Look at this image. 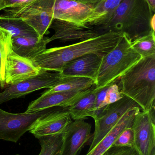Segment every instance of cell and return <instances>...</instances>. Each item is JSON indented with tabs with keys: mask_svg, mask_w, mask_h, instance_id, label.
<instances>
[{
	"mask_svg": "<svg viewBox=\"0 0 155 155\" xmlns=\"http://www.w3.org/2000/svg\"><path fill=\"white\" fill-rule=\"evenodd\" d=\"M12 36L9 31L0 27V82L2 88L5 83V71L9 54L12 51Z\"/></svg>",
	"mask_w": 155,
	"mask_h": 155,
	"instance_id": "22",
	"label": "cell"
},
{
	"mask_svg": "<svg viewBox=\"0 0 155 155\" xmlns=\"http://www.w3.org/2000/svg\"><path fill=\"white\" fill-rule=\"evenodd\" d=\"M140 107L130 109L117 124L102 138L94 147L86 155H103L112 147L119 134L126 127L132 126L135 116L141 111Z\"/></svg>",
	"mask_w": 155,
	"mask_h": 155,
	"instance_id": "17",
	"label": "cell"
},
{
	"mask_svg": "<svg viewBox=\"0 0 155 155\" xmlns=\"http://www.w3.org/2000/svg\"><path fill=\"white\" fill-rule=\"evenodd\" d=\"M155 14L146 0H123L108 19L94 27L103 33H122L133 42L153 31L150 23Z\"/></svg>",
	"mask_w": 155,
	"mask_h": 155,
	"instance_id": "2",
	"label": "cell"
},
{
	"mask_svg": "<svg viewBox=\"0 0 155 155\" xmlns=\"http://www.w3.org/2000/svg\"><path fill=\"white\" fill-rule=\"evenodd\" d=\"M146 1L150 5L152 11L155 12V0H146Z\"/></svg>",
	"mask_w": 155,
	"mask_h": 155,
	"instance_id": "31",
	"label": "cell"
},
{
	"mask_svg": "<svg viewBox=\"0 0 155 155\" xmlns=\"http://www.w3.org/2000/svg\"><path fill=\"white\" fill-rule=\"evenodd\" d=\"M131 127L125 128L119 134L112 147H133V134Z\"/></svg>",
	"mask_w": 155,
	"mask_h": 155,
	"instance_id": "26",
	"label": "cell"
},
{
	"mask_svg": "<svg viewBox=\"0 0 155 155\" xmlns=\"http://www.w3.org/2000/svg\"><path fill=\"white\" fill-rule=\"evenodd\" d=\"M55 109L53 107L34 113L12 114L0 108V140L17 143L37 119Z\"/></svg>",
	"mask_w": 155,
	"mask_h": 155,
	"instance_id": "6",
	"label": "cell"
},
{
	"mask_svg": "<svg viewBox=\"0 0 155 155\" xmlns=\"http://www.w3.org/2000/svg\"><path fill=\"white\" fill-rule=\"evenodd\" d=\"M103 56L93 53L83 55L66 64L60 73L62 77L87 78L96 82Z\"/></svg>",
	"mask_w": 155,
	"mask_h": 155,
	"instance_id": "15",
	"label": "cell"
},
{
	"mask_svg": "<svg viewBox=\"0 0 155 155\" xmlns=\"http://www.w3.org/2000/svg\"><path fill=\"white\" fill-rule=\"evenodd\" d=\"M0 27L10 32L12 38L24 37H38L35 31L22 19L17 17L0 15Z\"/></svg>",
	"mask_w": 155,
	"mask_h": 155,
	"instance_id": "20",
	"label": "cell"
},
{
	"mask_svg": "<svg viewBox=\"0 0 155 155\" xmlns=\"http://www.w3.org/2000/svg\"><path fill=\"white\" fill-rule=\"evenodd\" d=\"M47 38L26 36L12 38V51L21 57L31 60L46 50Z\"/></svg>",
	"mask_w": 155,
	"mask_h": 155,
	"instance_id": "19",
	"label": "cell"
},
{
	"mask_svg": "<svg viewBox=\"0 0 155 155\" xmlns=\"http://www.w3.org/2000/svg\"><path fill=\"white\" fill-rule=\"evenodd\" d=\"M62 134L43 137L38 139L41 147L38 155H59Z\"/></svg>",
	"mask_w": 155,
	"mask_h": 155,
	"instance_id": "24",
	"label": "cell"
},
{
	"mask_svg": "<svg viewBox=\"0 0 155 155\" xmlns=\"http://www.w3.org/2000/svg\"><path fill=\"white\" fill-rule=\"evenodd\" d=\"M94 80L87 78L77 76L63 77L56 85L45 91L43 94L57 92L84 91L95 85Z\"/></svg>",
	"mask_w": 155,
	"mask_h": 155,
	"instance_id": "21",
	"label": "cell"
},
{
	"mask_svg": "<svg viewBox=\"0 0 155 155\" xmlns=\"http://www.w3.org/2000/svg\"><path fill=\"white\" fill-rule=\"evenodd\" d=\"M5 0H0V11H2L5 7Z\"/></svg>",
	"mask_w": 155,
	"mask_h": 155,
	"instance_id": "33",
	"label": "cell"
},
{
	"mask_svg": "<svg viewBox=\"0 0 155 155\" xmlns=\"http://www.w3.org/2000/svg\"><path fill=\"white\" fill-rule=\"evenodd\" d=\"M62 77L60 72L43 71L38 75L20 83L8 85L3 91L0 92V104L24 97L39 89L52 88L57 84Z\"/></svg>",
	"mask_w": 155,
	"mask_h": 155,
	"instance_id": "9",
	"label": "cell"
},
{
	"mask_svg": "<svg viewBox=\"0 0 155 155\" xmlns=\"http://www.w3.org/2000/svg\"><path fill=\"white\" fill-rule=\"evenodd\" d=\"M103 155H139L133 147H112Z\"/></svg>",
	"mask_w": 155,
	"mask_h": 155,
	"instance_id": "28",
	"label": "cell"
},
{
	"mask_svg": "<svg viewBox=\"0 0 155 155\" xmlns=\"http://www.w3.org/2000/svg\"><path fill=\"white\" fill-rule=\"evenodd\" d=\"M72 121L67 108H55L37 119L29 132L37 139L43 137L62 134Z\"/></svg>",
	"mask_w": 155,
	"mask_h": 155,
	"instance_id": "11",
	"label": "cell"
},
{
	"mask_svg": "<svg viewBox=\"0 0 155 155\" xmlns=\"http://www.w3.org/2000/svg\"><path fill=\"white\" fill-rule=\"evenodd\" d=\"M155 32L151 31L131 42L132 48L142 58L155 55Z\"/></svg>",
	"mask_w": 155,
	"mask_h": 155,
	"instance_id": "23",
	"label": "cell"
},
{
	"mask_svg": "<svg viewBox=\"0 0 155 155\" xmlns=\"http://www.w3.org/2000/svg\"><path fill=\"white\" fill-rule=\"evenodd\" d=\"M152 155H155V151L154 152H153V153H152Z\"/></svg>",
	"mask_w": 155,
	"mask_h": 155,
	"instance_id": "35",
	"label": "cell"
},
{
	"mask_svg": "<svg viewBox=\"0 0 155 155\" xmlns=\"http://www.w3.org/2000/svg\"><path fill=\"white\" fill-rule=\"evenodd\" d=\"M55 0H34L18 8L4 9L2 15L20 18L35 31L40 39L43 38L53 20Z\"/></svg>",
	"mask_w": 155,
	"mask_h": 155,
	"instance_id": "5",
	"label": "cell"
},
{
	"mask_svg": "<svg viewBox=\"0 0 155 155\" xmlns=\"http://www.w3.org/2000/svg\"><path fill=\"white\" fill-rule=\"evenodd\" d=\"M34 0H5L4 9H13L23 6Z\"/></svg>",
	"mask_w": 155,
	"mask_h": 155,
	"instance_id": "29",
	"label": "cell"
},
{
	"mask_svg": "<svg viewBox=\"0 0 155 155\" xmlns=\"http://www.w3.org/2000/svg\"><path fill=\"white\" fill-rule=\"evenodd\" d=\"M86 90L43 94L39 98L32 101L29 104L25 112L26 113H34L55 107L67 108Z\"/></svg>",
	"mask_w": 155,
	"mask_h": 155,
	"instance_id": "16",
	"label": "cell"
},
{
	"mask_svg": "<svg viewBox=\"0 0 155 155\" xmlns=\"http://www.w3.org/2000/svg\"><path fill=\"white\" fill-rule=\"evenodd\" d=\"M134 107H141L133 99L124 95L119 101L104 107L101 114L94 118L95 127L88 151L97 145L126 113Z\"/></svg>",
	"mask_w": 155,
	"mask_h": 155,
	"instance_id": "7",
	"label": "cell"
},
{
	"mask_svg": "<svg viewBox=\"0 0 155 155\" xmlns=\"http://www.w3.org/2000/svg\"><path fill=\"white\" fill-rule=\"evenodd\" d=\"M31 60L21 57L12 51L6 62L5 83L8 85L20 83L43 71Z\"/></svg>",
	"mask_w": 155,
	"mask_h": 155,
	"instance_id": "14",
	"label": "cell"
},
{
	"mask_svg": "<svg viewBox=\"0 0 155 155\" xmlns=\"http://www.w3.org/2000/svg\"><path fill=\"white\" fill-rule=\"evenodd\" d=\"M95 87L94 85L86 90L67 107L72 119H85L88 117L93 118L95 114L96 95L98 91Z\"/></svg>",
	"mask_w": 155,
	"mask_h": 155,
	"instance_id": "18",
	"label": "cell"
},
{
	"mask_svg": "<svg viewBox=\"0 0 155 155\" xmlns=\"http://www.w3.org/2000/svg\"><path fill=\"white\" fill-rule=\"evenodd\" d=\"M54 33L47 38L48 43L58 40L63 42L85 41L103 34L93 26H79L73 24L54 19L50 26Z\"/></svg>",
	"mask_w": 155,
	"mask_h": 155,
	"instance_id": "13",
	"label": "cell"
},
{
	"mask_svg": "<svg viewBox=\"0 0 155 155\" xmlns=\"http://www.w3.org/2000/svg\"><path fill=\"white\" fill-rule=\"evenodd\" d=\"M123 96L120 91L118 85L115 83L109 85L107 89L104 107H105L108 105L119 101Z\"/></svg>",
	"mask_w": 155,
	"mask_h": 155,
	"instance_id": "27",
	"label": "cell"
},
{
	"mask_svg": "<svg viewBox=\"0 0 155 155\" xmlns=\"http://www.w3.org/2000/svg\"><path fill=\"white\" fill-rule=\"evenodd\" d=\"M18 155V154H16V155Z\"/></svg>",
	"mask_w": 155,
	"mask_h": 155,
	"instance_id": "36",
	"label": "cell"
},
{
	"mask_svg": "<svg viewBox=\"0 0 155 155\" xmlns=\"http://www.w3.org/2000/svg\"><path fill=\"white\" fill-rule=\"evenodd\" d=\"M94 9L73 0H55L53 18L79 26H86L95 21Z\"/></svg>",
	"mask_w": 155,
	"mask_h": 155,
	"instance_id": "10",
	"label": "cell"
},
{
	"mask_svg": "<svg viewBox=\"0 0 155 155\" xmlns=\"http://www.w3.org/2000/svg\"><path fill=\"white\" fill-rule=\"evenodd\" d=\"M155 107L140 111L135 117L131 128L133 147L139 155H152L155 151Z\"/></svg>",
	"mask_w": 155,
	"mask_h": 155,
	"instance_id": "8",
	"label": "cell"
},
{
	"mask_svg": "<svg viewBox=\"0 0 155 155\" xmlns=\"http://www.w3.org/2000/svg\"><path fill=\"white\" fill-rule=\"evenodd\" d=\"M123 0H105L103 3L94 9L96 13V18L94 22L88 26H98L108 19Z\"/></svg>",
	"mask_w": 155,
	"mask_h": 155,
	"instance_id": "25",
	"label": "cell"
},
{
	"mask_svg": "<svg viewBox=\"0 0 155 155\" xmlns=\"http://www.w3.org/2000/svg\"><path fill=\"white\" fill-rule=\"evenodd\" d=\"M119 89L143 111L155 107V55L142 58L120 77Z\"/></svg>",
	"mask_w": 155,
	"mask_h": 155,
	"instance_id": "3",
	"label": "cell"
},
{
	"mask_svg": "<svg viewBox=\"0 0 155 155\" xmlns=\"http://www.w3.org/2000/svg\"><path fill=\"white\" fill-rule=\"evenodd\" d=\"M105 0H76V1L90 6L93 9L100 5Z\"/></svg>",
	"mask_w": 155,
	"mask_h": 155,
	"instance_id": "30",
	"label": "cell"
},
{
	"mask_svg": "<svg viewBox=\"0 0 155 155\" xmlns=\"http://www.w3.org/2000/svg\"><path fill=\"white\" fill-rule=\"evenodd\" d=\"M73 1H76V0H73Z\"/></svg>",
	"mask_w": 155,
	"mask_h": 155,
	"instance_id": "37",
	"label": "cell"
},
{
	"mask_svg": "<svg viewBox=\"0 0 155 155\" xmlns=\"http://www.w3.org/2000/svg\"><path fill=\"white\" fill-rule=\"evenodd\" d=\"M123 36L121 32L105 33L67 46L46 49L31 61L42 71L60 72L66 64L83 55L93 53L104 56L116 46Z\"/></svg>",
	"mask_w": 155,
	"mask_h": 155,
	"instance_id": "1",
	"label": "cell"
},
{
	"mask_svg": "<svg viewBox=\"0 0 155 155\" xmlns=\"http://www.w3.org/2000/svg\"><path fill=\"white\" fill-rule=\"evenodd\" d=\"M131 42L124 35L116 46L103 56L96 81V89H101L115 83L142 59L131 47Z\"/></svg>",
	"mask_w": 155,
	"mask_h": 155,
	"instance_id": "4",
	"label": "cell"
},
{
	"mask_svg": "<svg viewBox=\"0 0 155 155\" xmlns=\"http://www.w3.org/2000/svg\"><path fill=\"white\" fill-rule=\"evenodd\" d=\"M92 125L79 119L72 121L62 134L59 155H77L82 148L92 140Z\"/></svg>",
	"mask_w": 155,
	"mask_h": 155,
	"instance_id": "12",
	"label": "cell"
},
{
	"mask_svg": "<svg viewBox=\"0 0 155 155\" xmlns=\"http://www.w3.org/2000/svg\"><path fill=\"white\" fill-rule=\"evenodd\" d=\"M151 29L153 31L155 32V14L153 15L150 23Z\"/></svg>",
	"mask_w": 155,
	"mask_h": 155,
	"instance_id": "32",
	"label": "cell"
},
{
	"mask_svg": "<svg viewBox=\"0 0 155 155\" xmlns=\"http://www.w3.org/2000/svg\"><path fill=\"white\" fill-rule=\"evenodd\" d=\"M2 88H3L2 87V84H1V82H0V91H1Z\"/></svg>",
	"mask_w": 155,
	"mask_h": 155,
	"instance_id": "34",
	"label": "cell"
}]
</instances>
